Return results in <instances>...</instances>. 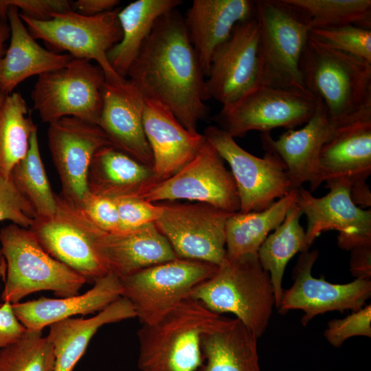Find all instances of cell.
Masks as SVG:
<instances>
[{"instance_id": "1f68e13d", "label": "cell", "mask_w": 371, "mask_h": 371, "mask_svg": "<svg viewBox=\"0 0 371 371\" xmlns=\"http://www.w3.org/2000/svg\"><path fill=\"white\" fill-rule=\"evenodd\" d=\"M301 215L299 207L294 203L282 223L267 237L258 251L262 267L269 274L277 308L284 292L282 279L289 261L297 252L308 250L310 247L300 223Z\"/></svg>"}, {"instance_id": "484cf974", "label": "cell", "mask_w": 371, "mask_h": 371, "mask_svg": "<svg viewBox=\"0 0 371 371\" xmlns=\"http://www.w3.org/2000/svg\"><path fill=\"white\" fill-rule=\"evenodd\" d=\"M7 19L10 29V44L0 58V89L6 95L21 82L68 64L73 56L41 47L30 34L17 8L10 5Z\"/></svg>"}, {"instance_id": "e575fe53", "label": "cell", "mask_w": 371, "mask_h": 371, "mask_svg": "<svg viewBox=\"0 0 371 371\" xmlns=\"http://www.w3.org/2000/svg\"><path fill=\"white\" fill-rule=\"evenodd\" d=\"M304 14L311 29L355 25L370 30V0H285Z\"/></svg>"}, {"instance_id": "8fae6325", "label": "cell", "mask_w": 371, "mask_h": 371, "mask_svg": "<svg viewBox=\"0 0 371 371\" xmlns=\"http://www.w3.org/2000/svg\"><path fill=\"white\" fill-rule=\"evenodd\" d=\"M203 135L231 168L239 203L238 212H260L291 190L285 164L275 153L262 157L244 150L227 132L217 126H207Z\"/></svg>"}, {"instance_id": "60d3db41", "label": "cell", "mask_w": 371, "mask_h": 371, "mask_svg": "<svg viewBox=\"0 0 371 371\" xmlns=\"http://www.w3.org/2000/svg\"><path fill=\"white\" fill-rule=\"evenodd\" d=\"M78 207L86 218L98 229L106 233L120 232L115 199L88 192Z\"/></svg>"}, {"instance_id": "74e56055", "label": "cell", "mask_w": 371, "mask_h": 371, "mask_svg": "<svg viewBox=\"0 0 371 371\" xmlns=\"http://www.w3.org/2000/svg\"><path fill=\"white\" fill-rule=\"evenodd\" d=\"M38 217L31 204L21 193L11 178H0V222L30 229Z\"/></svg>"}, {"instance_id": "cb8c5ba5", "label": "cell", "mask_w": 371, "mask_h": 371, "mask_svg": "<svg viewBox=\"0 0 371 371\" xmlns=\"http://www.w3.org/2000/svg\"><path fill=\"white\" fill-rule=\"evenodd\" d=\"M255 14L254 1H193L184 23L206 77L216 49L227 40L238 23Z\"/></svg>"}, {"instance_id": "4dcf8cb0", "label": "cell", "mask_w": 371, "mask_h": 371, "mask_svg": "<svg viewBox=\"0 0 371 371\" xmlns=\"http://www.w3.org/2000/svg\"><path fill=\"white\" fill-rule=\"evenodd\" d=\"M297 198V190H292L264 210L230 214L225 226L226 258L258 254L270 232L282 223Z\"/></svg>"}, {"instance_id": "6da1fadb", "label": "cell", "mask_w": 371, "mask_h": 371, "mask_svg": "<svg viewBox=\"0 0 371 371\" xmlns=\"http://www.w3.org/2000/svg\"><path fill=\"white\" fill-rule=\"evenodd\" d=\"M205 77L184 17L175 9L156 21L126 79L144 98L162 103L187 130L196 132L210 112Z\"/></svg>"}, {"instance_id": "b9f144b4", "label": "cell", "mask_w": 371, "mask_h": 371, "mask_svg": "<svg viewBox=\"0 0 371 371\" xmlns=\"http://www.w3.org/2000/svg\"><path fill=\"white\" fill-rule=\"evenodd\" d=\"M10 5L21 10V14L38 21L51 19L55 14L73 10L67 0H0V16L7 18Z\"/></svg>"}, {"instance_id": "d6a6232c", "label": "cell", "mask_w": 371, "mask_h": 371, "mask_svg": "<svg viewBox=\"0 0 371 371\" xmlns=\"http://www.w3.org/2000/svg\"><path fill=\"white\" fill-rule=\"evenodd\" d=\"M36 129L21 94L7 95L0 106V178L9 177L25 157L31 135Z\"/></svg>"}, {"instance_id": "8d00e7d4", "label": "cell", "mask_w": 371, "mask_h": 371, "mask_svg": "<svg viewBox=\"0 0 371 371\" xmlns=\"http://www.w3.org/2000/svg\"><path fill=\"white\" fill-rule=\"evenodd\" d=\"M309 36L331 49L371 63V31L355 25L311 29Z\"/></svg>"}, {"instance_id": "7bdbcfd3", "label": "cell", "mask_w": 371, "mask_h": 371, "mask_svg": "<svg viewBox=\"0 0 371 371\" xmlns=\"http://www.w3.org/2000/svg\"><path fill=\"white\" fill-rule=\"evenodd\" d=\"M27 330L15 315L12 304L3 302L0 305V349L16 341Z\"/></svg>"}, {"instance_id": "ba28073f", "label": "cell", "mask_w": 371, "mask_h": 371, "mask_svg": "<svg viewBox=\"0 0 371 371\" xmlns=\"http://www.w3.org/2000/svg\"><path fill=\"white\" fill-rule=\"evenodd\" d=\"M117 10L94 16L71 10L55 14L51 19L38 21L19 12L30 34L75 58L95 61L104 71L106 81L124 80L111 67L108 52L122 36Z\"/></svg>"}, {"instance_id": "f1b7e54d", "label": "cell", "mask_w": 371, "mask_h": 371, "mask_svg": "<svg viewBox=\"0 0 371 371\" xmlns=\"http://www.w3.org/2000/svg\"><path fill=\"white\" fill-rule=\"evenodd\" d=\"M258 339L238 319H228L202 337L204 363L198 371H262Z\"/></svg>"}, {"instance_id": "2e32d148", "label": "cell", "mask_w": 371, "mask_h": 371, "mask_svg": "<svg viewBox=\"0 0 371 371\" xmlns=\"http://www.w3.org/2000/svg\"><path fill=\"white\" fill-rule=\"evenodd\" d=\"M260 30L255 16L238 23L211 58L206 87L210 98L230 104L259 86Z\"/></svg>"}, {"instance_id": "603a6c76", "label": "cell", "mask_w": 371, "mask_h": 371, "mask_svg": "<svg viewBox=\"0 0 371 371\" xmlns=\"http://www.w3.org/2000/svg\"><path fill=\"white\" fill-rule=\"evenodd\" d=\"M317 99L315 113L302 128L287 130L276 139L269 133L260 136L266 152L276 154L285 164L291 190H297L312 180L322 147L339 126Z\"/></svg>"}, {"instance_id": "7a4b0ae2", "label": "cell", "mask_w": 371, "mask_h": 371, "mask_svg": "<svg viewBox=\"0 0 371 371\" xmlns=\"http://www.w3.org/2000/svg\"><path fill=\"white\" fill-rule=\"evenodd\" d=\"M229 318L186 297L157 320L137 330L141 371H198L204 363L201 339Z\"/></svg>"}, {"instance_id": "836d02e7", "label": "cell", "mask_w": 371, "mask_h": 371, "mask_svg": "<svg viewBox=\"0 0 371 371\" xmlns=\"http://www.w3.org/2000/svg\"><path fill=\"white\" fill-rule=\"evenodd\" d=\"M10 177L38 217L52 216L56 212L57 195L51 188L41 156L37 129L31 135L27 155L14 167Z\"/></svg>"}, {"instance_id": "52a82bcc", "label": "cell", "mask_w": 371, "mask_h": 371, "mask_svg": "<svg viewBox=\"0 0 371 371\" xmlns=\"http://www.w3.org/2000/svg\"><path fill=\"white\" fill-rule=\"evenodd\" d=\"M106 81L99 65L73 58L65 66L38 76L31 92L34 109L48 124L73 117L98 125Z\"/></svg>"}, {"instance_id": "5bb4252c", "label": "cell", "mask_w": 371, "mask_h": 371, "mask_svg": "<svg viewBox=\"0 0 371 371\" xmlns=\"http://www.w3.org/2000/svg\"><path fill=\"white\" fill-rule=\"evenodd\" d=\"M56 212L37 217L30 229L54 258L69 267L87 282L94 283L109 272L93 244L91 222L78 206L57 195Z\"/></svg>"}, {"instance_id": "44dd1931", "label": "cell", "mask_w": 371, "mask_h": 371, "mask_svg": "<svg viewBox=\"0 0 371 371\" xmlns=\"http://www.w3.org/2000/svg\"><path fill=\"white\" fill-rule=\"evenodd\" d=\"M94 248L109 273L120 279L178 258L155 223L135 230L106 233L91 223Z\"/></svg>"}, {"instance_id": "9a60e30c", "label": "cell", "mask_w": 371, "mask_h": 371, "mask_svg": "<svg viewBox=\"0 0 371 371\" xmlns=\"http://www.w3.org/2000/svg\"><path fill=\"white\" fill-rule=\"evenodd\" d=\"M47 140L61 184L58 196L80 206L89 192L87 177L94 155L111 144L98 125L73 117L49 123Z\"/></svg>"}, {"instance_id": "83f0119b", "label": "cell", "mask_w": 371, "mask_h": 371, "mask_svg": "<svg viewBox=\"0 0 371 371\" xmlns=\"http://www.w3.org/2000/svg\"><path fill=\"white\" fill-rule=\"evenodd\" d=\"M135 317L131 303L120 297L90 318L70 317L51 324L46 337L54 350V371H73L102 326Z\"/></svg>"}, {"instance_id": "c3c4849f", "label": "cell", "mask_w": 371, "mask_h": 371, "mask_svg": "<svg viewBox=\"0 0 371 371\" xmlns=\"http://www.w3.org/2000/svg\"><path fill=\"white\" fill-rule=\"evenodd\" d=\"M5 96H6V95L5 93H3V91H1V89H0V106L2 104V103L3 102Z\"/></svg>"}, {"instance_id": "d6986e66", "label": "cell", "mask_w": 371, "mask_h": 371, "mask_svg": "<svg viewBox=\"0 0 371 371\" xmlns=\"http://www.w3.org/2000/svg\"><path fill=\"white\" fill-rule=\"evenodd\" d=\"M144 99L128 79L106 81L98 126L112 146L152 167V152L143 126Z\"/></svg>"}, {"instance_id": "7dc6e473", "label": "cell", "mask_w": 371, "mask_h": 371, "mask_svg": "<svg viewBox=\"0 0 371 371\" xmlns=\"http://www.w3.org/2000/svg\"><path fill=\"white\" fill-rule=\"evenodd\" d=\"M6 272V265L1 249L0 248V280H4Z\"/></svg>"}, {"instance_id": "277c9868", "label": "cell", "mask_w": 371, "mask_h": 371, "mask_svg": "<svg viewBox=\"0 0 371 371\" xmlns=\"http://www.w3.org/2000/svg\"><path fill=\"white\" fill-rule=\"evenodd\" d=\"M188 297L217 314L234 315L258 338L265 332L276 307L270 276L262 267L258 254L226 258Z\"/></svg>"}, {"instance_id": "30bf717a", "label": "cell", "mask_w": 371, "mask_h": 371, "mask_svg": "<svg viewBox=\"0 0 371 371\" xmlns=\"http://www.w3.org/2000/svg\"><path fill=\"white\" fill-rule=\"evenodd\" d=\"M217 267L181 258L150 266L120 279L122 297L131 303L142 324L152 323L188 297Z\"/></svg>"}, {"instance_id": "ac0fdd59", "label": "cell", "mask_w": 371, "mask_h": 371, "mask_svg": "<svg viewBox=\"0 0 371 371\" xmlns=\"http://www.w3.org/2000/svg\"><path fill=\"white\" fill-rule=\"evenodd\" d=\"M317 258V249L301 253L293 271L294 283L284 291L278 307L280 313L302 311L303 326L315 316L329 311H358L371 295L370 279L356 278L346 284H333L313 277L311 271Z\"/></svg>"}, {"instance_id": "ee69618b", "label": "cell", "mask_w": 371, "mask_h": 371, "mask_svg": "<svg viewBox=\"0 0 371 371\" xmlns=\"http://www.w3.org/2000/svg\"><path fill=\"white\" fill-rule=\"evenodd\" d=\"M350 270L356 278L370 279L371 244L357 246L351 249Z\"/></svg>"}, {"instance_id": "9c48e42d", "label": "cell", "mask_w": 371, "mask_h": 371, "mask_svg": "<svg viewBox=\"0 0 371 371\" xmlns=\"http://www.w3.org/2000/svg\"><path fill=\"white\" fill-rule=\"evenodd\" d=\"M318 99L307 90L258 86L236 102L223 106L214 120L234 138L251 131L269 133L279 127L295 129L306 124Z\"/></svg>"}, {"instance_id": "f35d334b", "label": "cell", "mask_w": 371, "mask_h": 371, "mask_svg": "<svg viewBox=\"0 0 371 371\" xmlns=\"http://www.w3.org/2000/svg\"><path fill=\"white\" fill-rule=\"evenodd\" d=\"M115 200L117 207L120 232L135 230L155 223L163 213L161 203L139 198Z\"/></svg>"}, {"instance_id": "bcb514c9", "label": "cell", "mask_w": 371, "mask_h": 371, "mask_svg": "<svg viewBox=\"0 0 371 371\" xmlns=\"http://www.w3.org/2000/svg\"><path fill=\"white\" fill-rule=\"evenodd\" d=\"M10 36V29L8 19L0 16V58L5 53V45Z\"/></svg>"}, {"instance_id": "4fadbf2b", "label": "cell", "mask_w": 371, "mask_h": 371, "mask_svg": "<svg viewBox=\"0 0 371 371\" xmlns=\"http://www.w3.org/2000/svg\"><path fill=\"white\" fill-rule=\"evenodd\" d=\"M160 203L163 213L155 225L178 258L217 266L225 260V226L232 213L205 203Z\"/></svg>"}, {"instance_id": "7402d4cb", "label": "cell", "mask_w": 371, "mask_h": 371, "mask_svg": "<svg viewBox=\"0 0 371 371\" xmlns=\"http://www.w3.org/2000/svg\"><path fill=\"white\" fill-rule=\"evenodd\" d=\"M143 126L158 181L168 178L187 164L206 139L203 134L187 130L167 106L151 99H144Z\"/></svg>"}, {"instance_id": "ab89813d", "label": "cell", "mask_w": 371, "mask_h": 371, "mask_svg": "<svg viewBox=\"0 0 371 371\" xmlns=\"http://www.w3.org/2000/svg\"><path fill=\"white\" fill-rule=\"evenodd\" d=\"M328 342L339 347L355 336L371 337V305L368 304L343 319L330 321L324 333Z\"/></svg>"}, {"instance_id": "ffe728a7", "label": "cell", "mask_w": 371, "mask_h": 371, "mask_svg": "<svg viewBox=\"0 0 371 371\" xmlns=\"http://www.w3.org/2000/svg\"><path fill=\"white\" fill-rule=\"evenodd\" d=\"M370 174L371 116H368L336 128L319 152L311 190L337 179L348 181L352 187L366 183Z\"/></svg>"}, {"instance_id": "e0dca14e", "label": "cell", "mask_w": 371, "mask_h": 371, "mask_svg": "<svg viewBox=\"0 0 371 371\" xmlns=\"http://www.w3.org/2000/svg\"><path fill=\"white\" fill-rule=\"evenodd\" d=\"M325 196L315 197L302 187L297 189L296 204L307 218L305 231L309 245L324 231L339 232L338 245L346 250L371 244V210L354 203L350 183L345 179L327 181Z\"/></svg>"}, {"instance_id": "4316f807", "label": "cell", "mask_w": 371, "mask_h": 371, "mask_svg": "<svg viewBox=\"0 0 371 371\" xmlns=\"http://www.w3.org/2000/svg\"><path fill=\"white\" fill-rule=\"evenodd\" d=\"M158 181L152 167L112 146L99 149L91 161L88 191L113 199L138 198Z\"/></svg>"}, {"instance_id": "7c38bea8", "label": "cell", "mask_w": 371, "mask_h": 371, "mask_svg": "<svg viewBox=\"0 0 371 371\" xmlns=\"http://www.w3.org/2000/svg\"><path fill=\"white\" fill-rule=\"evenodd\" d=\"M138 198L153 203L183 199L207 203L229 213L240 210L232 175L207 139L187 164L154 183Z\"/></svg>"}, {"instance_id": "8992f818", "label": "cell", "mask_w": 371, "mask_h": 371, "mask_svg": "<svg viewBox=\"0 0 371 371\" xmlns=\"http://www.w3.org/2000/svg\"><path fill=\"white\" fill-rule=\"evenodd\" d=\"M259 30V86L306 90L301 71L309 20L285 0L254 1Z\"/></svg>"}, {"instance_id": "5b68a950", "label": "cell", "mask_w": 371, "mask_h": 371, "mask_svg": "<svg viewBox=\"0 0 371 371\" xmlns=\"http://www.w3.org/2000/svg\"><path fill=\"white\" fill-rule=\"evenodd\" d=\"M6 265L3 302L15 304L33 293L49 291L58 297L79 294L86 279L51 256L30 229L10 223L0 229Z\"/></svg>"}, {"instance_id": "d590c367", "label": "cell", "mask_w": 371, "mask_h": 371, "mask_svg": "<svg viewBox=\"0 0 371 371\" xmlns=\"http://www.w3.org/2000/svg\"><path fill=\"white\" fill-rule=\"evenodd\" d=\"M53 347L42 330H27L0 349V371H54Z\"/></svg>"}, {"instance_id": "f6af8a7d", "label": "cell", "mask_w": 371, "mask_h": 371, "mask_svg": "<svg viewBox=\"0 0 371 371\" xmlns=\"http://www.w3.org/2000/svg\"><path fill=\"white\" fill-rule=\"evenodd\" d=\"M119 0H78L71 1L72 10L81 14L94 16L114 10Z\"/></svg>"}, {"instance_id": "d4e9b609", "label": "cell", "mask_w": 371, "mask_h": 371, "mask_svg": "<svg viewBox=\"0 0 371 371\" xmlns=\"http://www.w3.org/2000/svg\"><path fill=\"white\" fill-rule=\"evenodd\" d=\"M122 293L120 279L108 273L82 294L58 298L41 297L12 304V307L27 330H43L46 326L74 315L100 312L122 297Z\"/></svg>"}, {"instance_id": "f546056e", "label": "cell", "mask_w": 371, "mask_h": 371, "mask_svg": "<svg viewBox=\"0 0 371 371\" xmlns=\"http://www.w3.org/2000/svg\"><path fill=\"white\" fill-rule=\"evenodd\" d=\"M181 3V0H137L117 11L122 36L108 52L107 59L120 77L126 79L158 19Z\"/></svg>"}, {"instance_id": "3957f363", "label": "cell", "mask_w": 371, "mask_h": 371, "mask_svg": "<svg viewBox=\"0 0 371 371\" xmlns=\"http://www.w3.org/2000/svg\"><path fill=\"white\" fill-rule=\"evenodd\" d=\"M306 89L341 125L371 116V63L331 49L310 36L301 59Z\"/></svg>"}]
</instances>
